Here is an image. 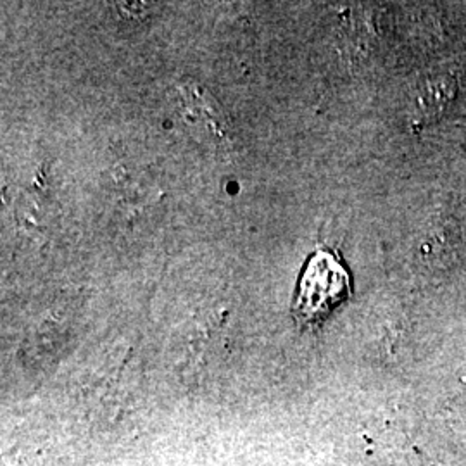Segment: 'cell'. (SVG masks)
I'll use <instances>...</instances> for the list:
<instances>
[{"label":"cell","instance_id":"6da1fadb","mask_svg":"<svg viewBox=\"0 0 466 466\" xmlns=\"http://www.w3.org/2000/svg\"><path fill=\"white\" fill-rule=\"evenodd\" d=\"M350 277L337 254L318 249L302 271L294 300V313L302 323H319L333 309L350 299Z\"/></svg>","mask_w":466,"mask_h":466}]
</instances>
